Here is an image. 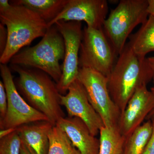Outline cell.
Segmentation results:
<instances>
[{
    "label": "cell",
    "instance_id": "7c38bea8",
    "mask_svg": "<svg viewBox=\"0 0 154 154\" xmlns=\"http://www.w3.org/2000/svg\"><path fill=\"white\" fill-rule=\"evenodd\" d=\"M154 107V94L147 85L138 88L121 113L118 128L125 137L131 134L152 112Z\"/></svg>",
    "mask_w": 154,
    "mask_h": 154
},
{
    "label": "cell",
    "instance_id": "9a60e30c",
    "mask_svg": "<svg viewBox=\"0 0 154 154\" xmlns=\"http://www.w3.org/2000/svg\"><path fill=\"white\" fill-rule=\"evenodd\" d=\"M130 47L137 55L143 57L154 51V17L149 15L146 21L135 33L129 37Z\"/></svg>",
    "mask_w": 154,
    "mask_h": 154
},
{
    "label": "cell",
    "instance_id": "52a82bcc",
    "mask_svg": "<svg viewBox=\"0 0 154 154\" xmlns=\"http://www.w3.org/2000/svg\"><path fill=\"white\" fill-rule=\"evenodd\" d=\"M77 79L85 88L90 103L105 126L118 128L121 111L110 96L108 78L92 69L80 68Z\"/></svg>",
    "mask_w": 154,
    "mask_h": 154
},
{
    "label": "cell",
    "instance_id": "2e32d148",
    "mask_svg": "<svg viewBox=\"0 0 154 154\" xmlns=\"http://www.w3.org/2000/svg\"><path fill=\"white\" fill-rule=\"evenodd\" d=\"M11 4L22 5L36 13L47 24L62 11L68 0H16Z\"/></svg>",
    "mask_w": 154,
    "mask_h": 154
},
{
    "label": "cell",
    "instance_id": "ac0fdd59",
    "mask_svg": "<svg viewBox=\"0 0 154 154\" xmlns=\"http://www.w3.org/2000/svg\"><path fill=\"white\" fill-rule=\"evenodd\" d=\"M99 154H122L126 137L118 128L102 127L99 132Z\"/></svg>",
    "mask_w": 154,
    "mask_h": 154
},
{
    "label": "cell",
    "instance_id": "484cf974",
    "mask_svg": "<svg viewBox=\"0 0 154 154\" xmlns=\"http://www.w3.org/2000/svg\"><path fill=\"white\" fill-rule=\"evenodd\" d=\"M148 7L147 10L149 15L154 17V0H148Z\"/></svg>",
    "mask_w": 154,
    "mask_h": 154
},
{
    "label": "cell",
    "instance_id": "83f0119b",
    "mask_svg": "<svg viewBox=\"0 0 154 154\" xmlns=\"http://www.w3.org/2000/svg\"><path fill=\"white\" fill-rule=\"evenodd\" d=\"M20 154H32L31 152L28 150L26 146L22 142V145H21V149H20Z\"/></svg>",
    "mask_w": 154,
    "mask_h": 154
},
{
    "label": "cell",
    "instance_id": "9c48e42d",
    "mask_svg": "<svg viewBox=\"0 0 154 154\" xmlns=\"http://www.w3.org/2000/svg\"><path fill=\"white\" fill-rule=\"evenodd\" d=\"M54 25L64 41L62 73L57 86L60 93L65 95L70 86L77 79L79 75L80 49L83 36L82 24L76 21H60Z\"/></svg>",
    "mask_w": 154,
    "mask_h": 154
},
{
    "label": "cell",
    "instance_id": "8992f818",
    "mask_svg": "<svg viewBox=\"0 0 154 154\" xmlns=\"http://www.w3.org/2000/svg\"><path fill=\"white\" fill-rule=\"evenodd\" d=\"M117 57L103 28L86 26L83 29L79 58V68H87L108 78Z\"/></svg>",
    "mask_w": 154,
    "mask_h": 154
},
{
    "label": "cell",
    "instance_id": "8fae6325",
    "mask_svg": "<svg viewBox=\"0 0 154 154\" xmlns=\"http://www.w3.org/2000/svg\"><path fill=\"white\" fill-rule=\"evenodd\" d=\"M108 12L106 0H68L62 11L47 24L48 27L60 21H84L89 28L101 29Z\"/></svg>",
    "mask_w": 154,
    "mask_h": 154
},
{
    "label": "cell",
    "instance_id": "5b68a950",
    "mask_svg": "<svg viewBox=\"0 0 154 154\" xmlns=\"http://www.w3.org/2000/svg\"><path fill=\"white\" fill-rule=\"evenodd\" d=\"M148 0H121L111 10L103 29L118 57L133 30L143 24L149 17Z\"/></svg>",
    "mask_w": 154,
    "mask_h": 154
},
{
    "label": "cell",
    "instance_id": "277c9868",
    "mask_svg": "<svg viewBox=\"0 0 154 154\" xmlns=\"http://www.w3.org/2000/svg\"><path fill=\"white\" fill-rule=\"evenodd\" d=\"M64 54L63 37L54 25L48 28L38 44L19 51L10 62L13 65L42 71L57 84L62 73L60 61L64 59Z\"/></svg>",
    "mask_w": 154,
    "mask_h": 154
},
{
    "label": "cell",
    "instance_id": "603a6c76",
    "mask_svg": "<svg viewBox=\"0 0 154 154\" xmlns=\"http://www.w3.org/2000/svg\"><path fill=\"white\" fill-rule=\"evenodd\" d=\"M150 119L152 124V131L143 154H154V115Z\"/></svg>",
    "mask_w": 154,
    "mask_h": 154
},
{
    "label": "cell",
    "instance_id": "e0dca14e",
    "mask_svg": "<svg viewBox=\"0 0 154 154\" xmlns=\"http://www.w3.org/2000/svg\"><path fill=\"white\" fill-rule=\"evenodd\" d=\"M152 131V124L149 119L126 137L122 154H143Z\"/></svg>",
    "mask_w": 154,
    "mask_h": 154
},
{
    "label": "cell",
    "instance_id": "d4e9b609",
    "mask_svg": "<svg viewBox=\"0 0 154 154\" xmlns=\"http://www.w3.org/2000/svg\"><path fill=\"white\" fill-rule=\"evenodd\" d=\"M17 128H6V129H1L0 131V139L5 137L8 135L14 132Z\"/></svg>",
    "mask_w": 154,
    "mask_h": 154
},
{
    "label": "cell",
    "instance_id": "d6986e66",
    "mask_svg": "<svg viewBox=\"0 0 154 154\" xmlns=\"http://www.w3.org/2000/svg\"><path fill=\"white\" fill-rule=\"evenodd\" d=\"M48 154H81L66 133L57 125L52 127L48 134Z\"/></svg>",
    "mask_w": 154,
    "mask_h": 154
},
{
    "label": "cell",
    "instance_id": "7402d4cb",
    "mask_svg": "<svg viewBox=\"0 0 154 154\" xmlns=\"http://www.w3.org/2000/svg\"><path fill=\"white\" fill-rule=\"evenodd\" d=\"M8 40V31L5 26L0 23V53L2 54L5 48Z\"/></svg>",
    "mask_w": 154,
    "mask_h": 154
},
{
    "label": "cell",
    "instance_id": "3957f363",
    "mask_svg": "<svg viewBox=\"0 0 154 154\" xmlns=\"http://www.w3.org/2000/svg\"><path fill=\"white\" fill-rule=\"evenodd\" d=\"M11 5L9 10L0 13L1 23L6 26L8 31L6 48L0 56L3 64H7L34 39L43 37L48 28L47 23L36 13L22 5Z\"/></svg>",
    "mask_w": 154,
    "mask_h": 154
},
{
    "label": "cell",
    "instance_id": "f1b7e54d",
    "mask_svg": "<svg viewBox=\"0 0 154 154\" xmlns=\"http://www.w3.org/2000/svg\"><path fill=\"white\" fill-rule=\"evenodd\" d=\"M151 91L154 94V86L153 87H152L151 88ZM154 115V107L153 109L152 110V112H151L150 113L149 115V116H148V119H150L151 117L152 116H153Z\"/></svg>",
    "mask_w": 154,
    "mask_h": 154
},
{
    "label": "cell",
    "instance_id": "ffe728a7",
    "mask_svg": "<svg viewBox=\"0 0 154 154\" xmlns=\"http://www.w3.org/2000/svg\"><path fill=\"white\" fill-rule=\"evenodd\" d=\"M22 141L17 129L0 139V154H20Z\"/></svg>",
    "mask_w": 154,
    "mask_h": 154
},
{
    "label": "cell",
    "instance_id": "5bb4252c",
    "mask_svg": "<svg viewBox=\"0 0 154 154\" xmlns=\"http://www.w3.org/2000/svg\"><path fill=\"white\" fill-rule=\"evenodd\" d=\"M54 126L48 121L24 125L17 128L22 143L32 154H48V134Z\"/></svg>",
    "mask_w": 154,
    "mask_h": 154
},
{
    "label": "cell",
    "instance_id": "30bf717a",
    "mask_svg": "<svg viewBox=\"0 0 154 154\" xmlns=\"http://www.w3.org/2000/svg\"><path fill=\"white\" fill-rule=\"evenodd\" d=\"M61 105L65 107L69 117L80 119L94 136L105 126L102 118L90 103L85 88L78 79L69 87L67 93L60 95Z\"/></svg>",
    "mask_w": 154,
    "mask_h": 154
},
{
    "label": "cell",
    "instance_id": "4fadbf2b",
    "mask_svg": "<svg viewBox=\"0 0 154 154\" xmlns=\"http://www.w3.org/2000/svg\"><path fill=\"white\" fill-rule=\"evenodd\" d=\"M56 125L63 130L81 154H99V139L77 117H63Z\"/></svg>",
    "mask_w": 154,
    "mask_h": 154
},
{
    "label": "cell",
    "instance_id": "6da1fadb",
    "mask_svg": "<svg viewBox=\"0 0 154 154\" xmlns=\"http://www.w3.org/2000/svg\"><path fill=\"white\" fill-rule=\"evenodd\" d=\"M152 77L147 58L136 54L127 43L108 78L110 96L121 113L138 88L147 85Z\"/></svg>",
    "mask_w": 154,
    "mask_h": 154
},
{
    "label": "cell",
    "instance_id": "ba28073f",
    "mask_svg": "<svg viewBox=\"0 0 154 154\" xmlns=\"http://www.w3.org/2000/svg\"><path fill=\"white\" fill-rule=\"evenodd\" d=\"M0 71L8 97V110L5 118L0 121L1 129L17 128L37 122H49L45 115L30 106L19 94L7 64H0Z\"/></svg>",
    "mask_w": 154,
    "mask_h": 154
},
{
    "label": "cell",
    "instance_id": "7a4b0ae2",
    "mask_svg": "<svg viewBox=\"0 0 154 154\" xmlns=\"http://www.w3.org/2000/svg\"><path fill=\"white\" fill-rule=\"evenodd\" d=\"M11 67L19 75L17 86L28 104L55 125L60 119L64 117L56 83L40 70L13 65Z\"/></svg>",
    "mask_w": 154,
    "mask_h": 154
},
{
    "label": "cell",
    "instance_id": "cb8c5ba5",
    "mask_svg": "<svg viewBox=\"0 0 154 154\" xmlns=\"http://www.w3.org/2000/svg\"><path fill=\"white\" fill-rule=\"evenodd\" d=\"M11 7V4L8 0H0V13L8 11Z\"/></svg>",
    "mask_w": 154,
    "mask_h": 154
},
{
    "label": "cell",
    "instance_id": "4316f807",
    "mask_svg": "<svg viewBox=\"0 0 154 154\" xmlns=\"http://www.w3.org/2000/svg\"><path fill=\"white\" fill-rule=\"evenodd\" d=\"M147 60L152 72V80L154 84V56L147 58Z\"/></svg>",
    "mask_w": 154,
    "mask_h": 154
},
{
    "label": "cell",
    "instance_id": "44dd1931",
    "mask_svg": "<svg viewBox=\"0 0 154 154\" xmlns=\"http://www.w3.org/2000/svg\"><path fill=\"white\" fill-rule=\"evenodd\" d=\"M8 110V97L2 81H0V121L5 117Z\"/></svg>",
    "mask_w": 154,
    "mask_h": 154
}]
</instances>
